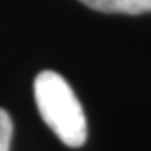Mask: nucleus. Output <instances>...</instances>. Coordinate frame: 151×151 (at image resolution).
Instances as JSON below:
<instances>
[{"label":"nucleus","instance_id":"2","mask_svg":"<svg viewBox=\"0 0 151 151\" xmlns=\"http://www.w3.org/2000/svg\"><path fill=\"white\" fill-rule=\"evenodd\" d=\"M86 7L104 14L138 15L151 12V0H79Z\"/></svg>","mask_w":151,"mask_h":151},{"label":"nucleus","instance_id":"1","mask_svg":"<svg viewBox=\"0 0 151 151\" xmlns=\"http://www.w3.org/2000/svg\"><path fill=\"white\" fill-rule=\"evenodd\" d=\"M34 96L40 118L65 146L79 148L86 143L87 123L84 109L62 76L54 70L37 74Z\"/></svg>","mask_w":151,"mask_h":151},{"label":"nucleus","instance_id":"3","mask_svg":"<svg viewBox=\"0 0 151 151\" xmlns=\"http://www.w3.org/2000/svg\"><path fill=\"white\" fill-rule=\"evenodd\" d=\"M14 124L5 109L0 108V151H10Z\"/></svg>","mask_w":151,"mask_h":151}]
</instances>
